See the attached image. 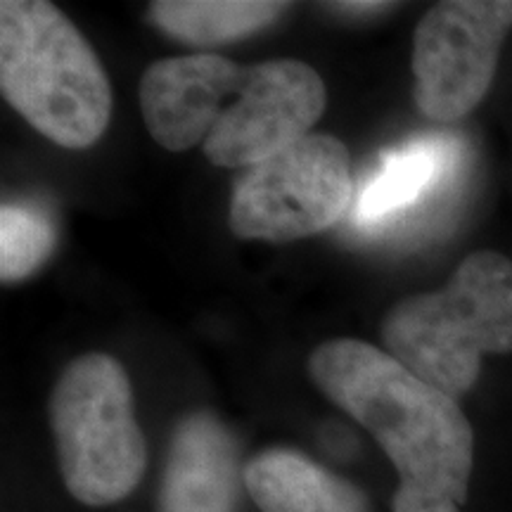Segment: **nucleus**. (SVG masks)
Instances as JSON below:
<instances>
[{
  "mask_svg": "<svg viewBox=\"0 0 512 512\" xmlns=\"http://www.w3.org/2000/svg\"><path fill=\"white\" fill-rule=\"evenodd\" d=\"M309 370L320 392L361 422L394 463L401 477L394 512H460L475 441L456 399L358 339L320 344Z\"/></svg>",
  "mask_w": 512,
  "mask_h": 512,
  "instance_id": "nucleus-1",
  "label": "nucleus"
},
{
  "mask_svg": "<svg viewBox=\"0 0 512 512\" xmlns=\"http://www.w3.org/2000/svg\"><path fill=\"white\" fill-rule=\"evenodd\" d=\"M0 91L41 136L69 150L98 143L112 117L98 55L46 0L0 3Z\"/></svg>",
  "mask_w": 512,
  "mask_h": 512,
  "instance_id": "nucleus-2",
  "label": "nucleus"
},
{
  "mask_svg": "<svg viewBox=\"0 0 512 512\" xmlns=\"http://www.w3.org/2000/svg\"><path fill=\"white\" fill-rule=\"evenodd\" d=\"M384 351L451 399L472 387L484 354L512 351V261L470 254L451 283L389 309Z\"/></svg>",
  "mask_w": 512,
  "mask_h": 512,
  "instance_id": "nucleus-3",
  "label": "nucleus"
},
{
  "mask_svg": "<svg viewBox=\"0 0 512 512\" xmlns=\"http://www.w3.org/2000/svg\"><path fill=\"white\" fill-rule=\"evenodd\" d=\"M50 422L64 484L76 501L110 505L145 472V439L117 358L86 354L64 368L50 396Z\"/></svg>",
  "mask_w": 512,
  "mask_h": 512,
  "instance_id": "nucleus-4",
  "label": "nucleus"
},
{
  "mask_svg": "<svg viewBox=\"0 0 512 512\" xmlns=\"http://www.w3.org/2000/svg\"><path fill=\"white\" fill-rule=\"evenodd\" d=\"M354 192L342 140L311 133L240 176L230 200V230L245 240L309 238L349 214Z\"/></svg>",
  "mask_w": 512,
  "mask_h": 512,
  "instance_id": "nucleus-5",
  "label": "nucleus"
},
{
  "mask_svg": "<svg viewBox=\"0 0 512 512\" xmlns=\"http://www.w3.org/2000/svg\"><path fill=\"white\" fill-rule=\"evenodd\" d=\"M512 27V0H446L420 19L413 36V98L427 119H463L494 81Z\"/></svg>",
  "mask_w": 512,
  "mask_h": 512,
  "instance_id": "nucleus-6",
  "label": "nucleus"
},
{
  "mask_svg": "<svg viewBox=\"0 0 512 512\" xmlns=\"http://www.w3.org/2000/svg\"><path fill=\"white\" fill-rule=\"evenodd\" d=\"M328 91L316 69L299 60L245 67L230 105H221L202 150L223 169H252L311 136Z\"/></svg>",
  "mask_w": 512,
  "mask_h": 512,
  "instance_id": "nucleus-7",
  "label": "nucleus"
},
{
  "mask_svg": "<svg viewBox=\"0 0 512 512\" xmlns=\"http://www.w3.org/2000/svg\"><path fill=\"white\" fill-rule=\"evenodd\" d=\"M467 174V145L453 133H425L387 150L363 181L347 214L361 240H408L430 216L458 200Z\"/></svg>",
  "mask_w": 512,
  "mask_h": 512,
  "instance_id": "nucleus-8",
  "label": "nucleus"
},
{
  "mask_svg": "<svg viewBox=\"0 0 512 512\" xmlns=\"http://www.w3.org/2000/svg\"><path fill=\"white\" fill-rule=\"evenodd\" d=\"M242 72L245 67L216 53L150 64L140 79V110L150 136L171 152L204 145L221 102L238 88Z\"/></svg>",
  "mask_w": 512,
  "mask_h": 512,
  "instance_id": "nucleus-9",
  "label": "nucleus"
},
{
  "mask_svg": "<svg viewBox=\"0 0 512 512\" xmlns=\"http://www.w3.org/2000/svg\"><path fill=\"white\" fill-rule=\"evenodd\" d=\"M238 451L211 413H192L176 427L159 512H235Z\"/></svg>",
  "mask_w": 512,
  "mask_h": 512,
  "instance_id": "nucleus-10",
  "label": "nucleus"
},
{
  "mask_svg": "<svg viewBox=\"0 0 512 512\" xmlns=\"http://www.w3.org/2000/svg\"><path fill=\"white\" fill-rule=\"evenodd\" d=\"M245 486L261 512H368L356 486L285 448L256 456Z\"/></svg>",
  "mask_w": 512,
  "mask_h": 512,
  "instance_id": "nucleus-11",
  "label": "nucleus"
},
{
  "mask_svg": "<svg viewBox=\"0 0 512 512\" xmlns=\"http://www.w3.org/2000/svg\"><path fill=\"white\" fill-rule=\"evenodd\" d=\"M287 8L273 0H157L150 5V17L178 41L216 46L256 34Z\"/></svg>",
  "mask_w": 512,
  "mask_h": 512,
  "instance_id": "nucleus-12",
  "label": "nucleus"
},
{
  "mask_svg": "<svg viewBox=\"0 0 512 512\" xmlns=\"http://www.w3.org/2000/svg\"><path fill=\"white\" fill-rule=\"evenodd\" d=\"M55 247L53 219L34 204L5 202L0 209V278L17 283L46 264Z\"/></svg>",
  "mask_w": 512,
  "mask_h": 512,
  "instance_id": "nucleus-13",
  "label": "nucleus"
},
{
  "mask_svg": "<svg viewBox=\"0 0 512 512\" xmlns=\"http://www.w3.org/2000/svg\"><path fill=\"white\" fill-rule=\"evenodd\" d=\"M332 10L337 12H347V15H373V12H380V10H387L389 5L387 3H332L330 5Z\"/></svg>",
  "mask_w": 512,
  "mask_h": 512,
  "instance_id": "nucleus-14",
  "label": "nucleus"
}]
</instances>
